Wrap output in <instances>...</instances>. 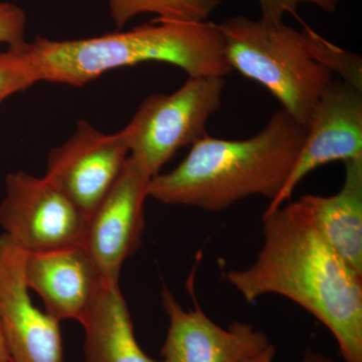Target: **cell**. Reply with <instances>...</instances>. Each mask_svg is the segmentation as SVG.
Instances as JSON below:
<instances>
[{
    "mask_svg": "<svg viewBox=\"0 0 362 362\" xmlns=\"http://www.w3.org/2000/svg\"><path fill=\"white\" fill-rule=\"evenodd\" d=\"M25 42L0 52V106L16 93L40 82L37 71L25 49Z\"/></svg>",
    "mask_w": 362,
    "mask_h": 362,
    "instance_id": "obj_16",
    "label": "cell"
},
{
    "mask_svg": "<svg viewBox=\"0 0 362 362\" xmlns=\"http://www.w3.org/2000/svg\"><path fill=\"white\" fill-rule=\"evenodd\" d=\"M262 221L256 261L226 272L228 282L249 303L266 295L291 300L332 333L344 362H362V276L326 242L301 197Z\"/></svg>",
    "mask_w": 362,
    "mask_h": 362,
    "instance_id": "obj_1",
    "label": "cell"
},
{
    "mask_svg": "<svg viewBox=\"0 0 362 362\" xmlns=\"http://www.w3.org/2000/svg\"><path fill=\"white\" fill-rule=\"evenodd\" d=\"M162 305L169 318L161 349L164 362H246L271 344L265 332L251 324L235 321L223 328L197 303L194 310H185L168 288L162 291Z\"/></svg>",
    "mask_w": 362,
    "mask_h": 362,
    "instance_id": "obj_11",
    "label": "cell"
},
{
    "mask_svg": "<svg viewBox=\"0 0 362 362\" xmlns=\"http://www.w3.org/2000/svg\"><path fill=\"white\" fill-rule=\"evenodd\" d=\"M25 278L42 298L45 312L59 322H82L104 283L84 245L25 252Z\"/></svg>",
    "mask_w": 362,
    "mask_h": 362,
    "instance_id": "obj_12",
    "label": "cell"
},
{
    "mask_svg": "<svg viewBox=\"0 0 362 362\" xmlns=\"http://www.w3.org/2000/svg\"><path fill=\"white\" fill-rule=\"evenodd\" d=\"M303 146L291 175L272 211L291 201L298 185L315 169L331 162L362 158V89L344 81H333L322 93L306 126Z\"/></svg>",
    "mask_w": 362,
    "mask_h": 362,
    "instance_id": "obj_8",
    "label": "cell"
},
{
    "mask_svg": "<svg viewBox=\"0 0 362 362\" xmlns=\"http://www.w3.org/2000/svg\"><path fill=\"white\" fill-rule=\"evenodd\" d=\"M89 218L47 178L9 173L0 204V226L25 252L84 245Z\"/></svg>",
    "mask_w": 362,
    "mask_h": 362,
    "instance_id": "obj_6",
    "label": "cell"
},
{
    "mask_svg": "<svg viewBox=\"0 0 362 362\" xmlns=\"http://www.w3.org/2000/svg\"><path fill=\"white\" fill-rule=\"evenodd\" d=\"M25 252L0 235V327L13 362H65L59 321L33 305Z\"/></svg>",
    "mask_w": 362,
    "mask_h": 362,
    "instance_id": "obj_10",
    "label": "cell"
},
{
    "mask_svg": "<svg viewBox=\"0 0 362 362\" xmlns=\"http://www.w3.org/2000/svg\"><path fill=\"white\" fill-rule=\"evenodd\" d=\"M345 177L337 194L301 197L326 242L362 276V158L345 161Z\"/></svg>",
    "mask_w": 362,
    "mask_h": 362,
    "instance_id": "obj_13",
    "label": "cell"
},
{
    "mask_svg": "<svg viewBox=\"0 0 362 362\" xmlns=\"http://www.w3.org/2000/svg\"><path fill=\"white\" fill-rule=\"evenodd\" d=\"M276 357V349L273 344L269 345L265 350L246 362H273Z\"/></svg>",
    "mask_w": 362,
    "mask_h": 362,
    "instance_id": "obj_19",
    "label": "cell"
},
{
    "mask_svg": "<svg viewBox=\"0 0 362 362\" xmlns=\"http://www.w3.org/2000/svg\"><path fill=\"white\" fill-rule=\"evenodd\" d=\"M37 77L45 82L82 87L114 70L158 62L177 66L188 77L225 78L233 70L223 35L211 21L156 20L127 32L89 39L25 42Z\"/></svg>",
    "mask_w": 362,
    "mask_h": 362,
    "instance_id": "obj_3",
    "label": "cell"
},
{
    "mask_svg": "<svg viewBox=\"0 0 362 362\" xmlns=\"http://www.w3.org/2000/svg\"><path fill=\"white\" fill-rule=\"evenodd\" d=\"M306 134V127L282 108L247 139L207 134L175 169L151 178L148 197L213 213L255 195L274 202L291 175Z\"/></svg>",
    "mask_w": 362,
    "mask_h": 362,
    "instance_id": "obj_2",
    "label": "cell"
},
{
    "mask_svg": "<svg viewBox=\"0 0 362 362\" xmlns=\"http://www.w3.org/2000/svg\"><path fill=\"white\" fill-rule=\"evenodd\" d=\"M26 14L21 7L0 1V44L16 47L25 42Z\"/></svg>",
    "mask_w": 362,
    "mask_h": 362,
    "instance_id": "obj_18",
    "label": "cell"
},
{
    "mask_svg": "<svg viewBox=\"0 0 362 362\" xmlns=\"http://www.w3.org/2000/svg\"><path fill=\"white\" fill-rule=\"evenodd\" d=\"M128 156L122 131L106 134L81 120L73 135L49 152L45 177L90 218Z\"/></svg>",
    "mask_w": 362,
    "mask_h": 362,
    "instance_id": "obj_7",
    "label": "cell"
},
{
    "mask_svg": "<svg viewBox=\"0 0 362 362\" xmlns=\"http://www.w3.org/2000/svg\"><path fill=\"white\" fill-rule=\"evenodd\" d=\"M225 78L188 77L171 94L147 97L122 133L129 157L150 178L185 147L207 135L209 118L223 103Z\"/></svg>",
    "mask_w": 362,
    "mask_h": 362,
    "instance_id": "obj_5",
    "label": "cell"
},
{
    "mask_svg": "<svg viewBox=\"0 0 362 362\" xmlns=\"http://www.w3.org/2000/svg\"><path fill=\"white\" fill-rule=\"evenodd\" d=\"M86 362H164L143 351L119 282H105L83 319Z\"/></svg>",
    "mask_w": 362,
    "mask_h": 362,
    "instance_id": "obj_14",
    "label": "cell"
},
{
    "mask_svg": "<svg viewBox=\"0 0 362 362\" xmlns=\"http://www.w3.org/2000/svg\"><path fill=\"white\" fill-rule=\"evenodd\" d=\"M11 356H9L8 349H7L6 338H4L1 327H0V362L6 361Z\"/></svg>",
    "mask_w": 362,
    "mask_h": 362,
    "instance_id": "obj_21",
    "label": "cell"
},
{
    "mask_svg": "<svg viewBox=\"0 0 362 362\" xmlns=\"http://www.w3.org/2000/svg\"><path fill=\"white\" fill-rule=\"evenodd\" d=\"M342 0H258L261 18L270 23H280L286 14L296 13L302 4H313L327 13H337Z\"/></svg>",
    "mask_w": 362,
    "mask_h": 362,
    "instance_id": "obj_17",
    "label": "cell"
},
{
    "mask_svg": "<svg viewBox=\"0 0 362 362\" xmlns=\"http://www.w3.org/2000/svg\"><path fill=\"white\" fill-rule=\"evenodd\" d=\"M2 362H13V361H11V358H9V359H7V361H2Z\"/></svg>",
    "mask_w": 362,
    "mask_h": 362,
    "instance_id": "obj_22",
    "label": "cell"
},
{
    "mask_svg": "<svg viewBox=\"0 0 362 362\" xmlns=\"http://www.w3.org/2000/svg\"><path fill=\"white\" fill-rule=\"evenodd\" d=\"M301 362H332V359L330 357L324 356L320 352L308 349L305 352Z\"/></svg>",
    "mask_w": 362,
    "mask_h": 362,
    "instance_id": "obj_20",
    "label": "cell"
},
{
    "mask_svg": "<svg viewBox=\"0 0 362 362\" xmlns=\"http://www.w3.org/2000/svg\"><path fill=\"white\" fill-rule=\"evenodd\" d=\"M110 16L121 28L136 16L156 14V20L201 23L221 6V0H107Z\"/></svg>",
    "mask_w": 362,
    "mask_h": 362,
    "instance_id": "obj_15",
    "label": "cell"
},
{
    "mask_svg": "<svg viewBox=\"0 0 362 362\" xmlns=\"http://www.w3.org/2000/svg\"><path fill=\"white\" fill-rule=\"evenodd\" d=\"M218 25L232 70L263 86L304 127L334 76L362 89L361 57L310 28L245 16Z\"/></svg>",
    "mask_w": 362,
    "mask_h": 362,
    "instance_id": "obj_4",
    "label": "cell"
},
{
    "mask_svg": "<svg viewBox=\"0 0 362 362\" xmlns=\"http://www.w3.org/2000/svg\"><path fill=\"white\" fill-rule=\"evenodd\" d=\"M151 178L129 156L88 221L84 246L105 282H119L124 262L141 246Z\"/></svg>",
    "mask_w": 362,
    "mask_h": 362,
    "instance_id": "obj_9",
    "label": "cell"
}]
</instances>
